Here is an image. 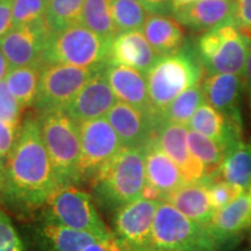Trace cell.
<instances>
[{
	"instance_id": "cell-1",
	"label": "cell",
	"mask_w": 251,
	"mask_h": 251,
	"mask_svg": "<svg viewBox=\"0 0 251 251\" xmlns=\"http://www.w3.org/2000/svg\"><path fill=\"white\" fill-rule=\"evenodd\" d=\"M57 190L39 117L27 115L21 122L0 184V208L19 219L31 218L42 211Z\"/></svg>"
},
{
	"instance_id": "cell-31",
	"label": "cell",
	"mask_w": 251,
	"mask_h": 251,
	"mask_svg": "<svg viewBox=\"0 0 251 251\" xmlns=\"http://www.w3.org/2000/svg\"><path fill=\"white\" fill-rule=\"evenodd\" d=\"M111 12L119 33L141 30L150 17L140 0H111Z\"/></svg>"
},
{
	"instance_id": "cell-41",
	"label": "cell",
	"mask_w": 251,
	"mask_h": 251,
	"mask_svg": "<svg viewBox=\"0 0 251 251\" xmlns=\"http://www.w3.org/2000/svg\"><path fill=\"white\" fill-rule=\"evenodd\" d=\"M83 251H128L114 236L89 244Z\"/></svg>"
},
{
	"instance_id": "cell-29",
	"label": "cell",
	"mask_w": 251,
	"mask_h": 251,
	"mask_svg": "<svg viewBox=\"0 0 251 251\" xmlns=\"http://www.w3.org/2000/svg\"><path fill=\"white\" fill-rule=\"evenodd\" d=\"M203 102L205 97L201 84L188 87L159 114L158 127L161 124L187 126L194 113Z\"/></svg>"
},
{
	"instance_id": "cell-37",
	"label": "cell",
	"mask_w": 251,
	"mask_h": 251,
	"mask_svg": "<svg viewBox=\"0 0 251 251\" xmlns=\"http://www.w3.org/2000/svg\"><path fill=\"white\" fill-rule=\"evenodd\" d=\"M20 126L0 121V184H1L7 159L17 140Z\"/></svg>"
},
{
	"instance_id": "cell-32",
	"label": "cell",
	"mask_w": 251,
	"mask_h": 251,
	"mask_svg": "<svg viewBox=\"0 0 251 251\" xmlns=\"http://www.w3.org/2000/svg\"><path fill=\"white\" fill-rule=\"evenodd\" d=\"M86 0H49L46 19L52 35L80 24L81 13Z\"/></svg>"
},
{
	"instance_id": "cell-15",
	"label": "cell",
	"mask_w": 251,
	"mask_h": 251,
	"mask_svg": "<svg viewBox=\"0 0 251 251\" xmlns=\"http://www.w3.org/2000/svg\"><path fill=\"white\" fill-rule=\"evenodd\" d=\"M105 65L93 75L64 109L77 124L105 117L118 101L105 75Z\"/></svg>"
},
{
	"instance_id": "cell-28",
	"label": "cell",
	"mask_w": 251,
	"mask_h": 251,
	"mask_svg": "<svg viewBox=\"0 0 251 251\" xmlns=\"http://www.w3.org/2000/svg\"><path fill=\"white\" fill-rule=\"evenodd\" d=\"M41 69L42 65L9 69L5 76L8 90L13 94L23 108H28L35 103L39 92Z\"/></svg>"
},
{
	"instance_id": "cell-22",
	"label": "cell",
	"mask_w": 251,
	"mask_h": 251,
	"mask_svg": "<svg viewBox=\"0 0 251 251\" xmlns=\"http://www.w3.org/2000/svg\"><path fill=\"white\" fill-rule=\"evenodd\" d=\"M33 241L39 251H83L89 244L101 241L85 231L40 219L33 231Z\"/></svg>"
},
{
	"instance_id": "cell-23",
	"label": "cell",
	"mask_w": 251,
	"mask_h": 251,
	"mask_svg": "<svg viewBox=\"0 0 251 251\" xmlns=\"http://www.w3.org/2000/svg\"><path fill=\"white\" fill-rule=\"evenodd\" d=\"M146 176L147 184L157 188L163 198L188 184L179 166L163 151L156 139L146 148Z\"/></svg>"
},
{
	"instance_id": "cell-12",
	"label": "cell",
	"mask_w": 251,
	"mask_h": 251,
	"mask_svg": "<svg viewBox=\"0 0 251 251\" xmlns=\"http://www.w3.org/2000/svg\"><path fill=\"white\" fill-rule=\"evenodd\" d=\"M159 200L139 198L115 211L112 233L128 251L150 248L153 219Z\"/></svg>"
},
{
	"instance_id": "cell-10",
	"label": "cell",
	"mask_w": 251,
	"mask_h": 251,
	"mask_svg": "<svg viewBox=\"0 0 251 251\" xmlns=\"http://www.w3.org/2000/svg\"><path fill=\"white\" fill-rule=\"evenodd\" d=\"M80 134V183H91L102 166L119 152L121 140L106 117L84 121Z\"/></svg>"
},
{
	"instance_id": "cell-19",
	"label": "cell",
	"mask_w": 251,
	"mask_h": 251,
	"mask_svg": "<svg viewBox=\"0 0 251 251\" xmlns=\"http://www.w3.org/2000/svg\"><path fill=\"white\" fill-rule=\"evenodd\" d=\"M159 58L142 30L119 33L111 43L109 62L133 68L144 75L151 70Z\"/></svg>"
},
{
	"instance_id": "cell-27",
	"label": "cell",
	"mask_w": 251,
	"mask_h": 251,
	"mask_svg": "<svg viewBox=\"0 0 251 251\" xmlns=\"http://www.w3.org/2000/svg\"><path fill=\"white\" fill-rule=\"evenodd\" d=\"M187 144L190 151L205 165L208 184L220 180V172L227 149L214 140L196 130H188Z\"/></svg>"
},
{
	"instance_id": "cell-24",
	"label": "cell",
	"mask_w": 251,
	"mask_h": 251,
	"mask_svg": "<svg viewBox=\"0 0 251 251\" xmlns=\"http://www.w3.org/2000/svg\"><path fill=\"white\" fill-rule=\"evenodd\" d=\"M162 200L170 202L187 218L205 227L216 213L207 184H186L174 192L166 194Z\"/></svg>"
},
{
	"instance_id": "cell-8",
	"label": "cell",
	"mask_w": 251,
	"mask_h": 251,
	"mask_svg": "<svg viewBox=\"0 0 251 251\" xmlns=\"http://www.w3.org/2000/svg\"><path fill=\"white\" fill-rule=\"evenodd\" d=\"M40 219L85 231L100 240L113 236L100 218L92 196L77 186L58 188L41 211Z\"/></svg>"
},
{
	"instance_id": "cell-30",
	"label": "cell",
	"mask_w": 251,
	"mask_h": 251,
	"mask_svg": "<svg viewBox=\"0 0 251 251\" xmlns=\"http://www.w3.org/2000/svg\"><path fill=\"white\" fill-rule=\"evenodd\" d=\"M80 24L108 41L119 34L112 18L111 0H86Z\"/></svg>"
},
{
	"instance_id": "cell-45",
	"label": "cell",
	"mask_w": 251,
	"mask_h": 251,
	"mask_svg": "<svg viewBox=\"0 0 251 251\" xmlns=\"http://www.w3.org/2000/svg\"><path fill=\"white\" fill-rule=\"evenodd\" d=\"M137 251H177V250H164V249H153V248H147V249L137 250Z\"/></svg>"
},
{
	"instance_id": "cell-6",
	"label": "cell",
	"mask_w": 251,
	"mask_h": 251,
	"mask_svg": "<svg viewBox=\"0 0 251 251\" xmlns=\"http://www.w3.org/2000/svg\"><path fill=\"white\" fill-rule=\"evenodd\" d=\"M111 43L112 41L102 39L84 25H74L51 36L43 52L42 64L100 68L109 61Z\"/></svg>"
},
{
	"instance_id": "cell-44",
	"label": "cell",
	"mask_w": 251,
	"mask_h": 251,
	"mask_svg": "<svg viewBox=\"0 0 251 251\" xmlns=\"http://www.w3.org/2000/svg\"><path fill=\"white\" fill-rule=\"evenodd\" d=\"M194 1H198V0H172V12H174L175 9L181 7V6L188 5Z\"/></svg>"
},
{
	"instance_id": "cell-9",
	"label": "cell",
	"mask_w": 251,
	"mask_h": 251,
	"mask_svg": "<svg viewBox=\"0 0 251 251\" xmlns=\"http://www.w3.org/2000/svg\"><path fill=\"white\" fill-rule=\"evenodd\" d=\"M102 67L83 68L59 63L42 64L39 92L34 103L37 114L57 109L64 111Z\"/></svg>"
},
{
	"instance_id": "cell-36",
	"label": "cell",
	"mask_w": 251,
	"mask_h": 251,
	"mask_svg": "<svg viewBox=\"0 0 251 251\" xmlns=\"http://www.w3.org/2000/svg\"><path fill=\"white\" fill-rule=\"evenodd\" d=\"M207 186L211 194L213 206L215 207L216 211L228 206L244 192V188L225 180L213 181L211 184H207Z\"/></svg>"
},
{
	"instance_id": "cell-4",
	"label": "cell",
	"mask_w": 251,
	"mask_h": 251,
	"mask_svg": "<svg viewBox=\"0 0 251 251\" xmlns=\"http://www.w3.org/2000/svg\"><path fill=\"white\" fill-rule=\"evenodd\" d=\"M203 70L196 46L184 45L177 54L157 61L147 74L150 105L157 121L181 92L201 81Z\"/></svg>"
},
{
	"instance_id": "cell-34",
	"label": "cell",
	"mask_w": 251,
	"mask_h": 251,
	"mask_svg": "<svg viewBox=\"0 0 251 251\" xmlns=\"http://www.w3.org/2000/svg\"><path fill=\"white\" fill-rule=\"evenodd\" d=\"M23 106L8 90L5 79L0 81V121L20 126L23 122Z\"/></svg>"
},
{
	"instance_id": "cell-25",
	"label": "cell",
	"mask_w": 251,
	"mask_h": 251,
	"mask_svg": "<svg viewBox=\"0 0 251 251\" xmlns=\"http://www.w3.org/2000/svg\"><path fill=\"white\" fill-rule=\"evenodd\" d=\"M142 29L153 51L161 58L177 54L185 45L181 25L169 15L150 14Z\"/></svg>"
},
{
	"instance_id": "cell-39",
	"label": "cell",
	"mask_w": 251,
	"mask_h": 251,
	"mask_svg": "<svg viewBox=\"0 0 251 251\" xmlns=\"http://www.w3.org/2000/svg\"><path fill=\"white\" fill-rule=\"evenodd\" d=\"M13 27L12 0H0V39Z\"/></svg>"
},
{
	"instance_id": "cell-46",
	"label": "cell",
	"mask_w": 251,
	"mask_h": 251,
	"mask_svg": "<svg viewBox=\"0 0 251 251\" xmlns=\"http://www.w3.org/2000/svg\"><path fill=\"white\" fill-rule=\"evenodd\" d=\"M248 188H249V196L251 197V184H250V186H249V187H248Z\"/></svg>"
},
{
	"instance_id": "cell-20",
	"label": "cell",
	"mask_w": 251,
	"mask_h": 251,
	"mask_svg": "<svg viewBox=\"0 0 251 251\" xmlns=\"http://www.w3.org/2000/svg\"><path fill=\"white\" fill-rule=\"evenodd\" d=\"M105 75L119 101L153 113L150 105L147 75L109 61L105 65Z\"/></svg>"
},
{
	"instance_id": "cell-35",
	"label": "cell",
	"mask_w": 251,
	"mask_h": 251,
	"mask_svg": "<svg viewBox=\"0 0 251 251\" xmlns=\"http://www.w3.org/2000/svg\"><path fill=\"white\" fill-rule=\"evenodd\" d=\"M0 251H26L13 220L2 208H0Z\"/></svg>"
},
{
	"instance_id": "cell-14",
	"label": "cell",
	"mask_w": 251,
	"mask_h": 251,
	"mask_svg": "<svg viewBox=\"0 0 251 251\" xmlns=\"http://www.w3.org/2000/svg\"><path fill=\"white\" fill-rule=\"evenodd\" d=\"M187 126L161 124L156 134V142L161 149L179 166L187 183L208 184L205 165L188 149Z\"/></svg>"
},
{
	"instance_id": "cell-38",
	"label": "cell",
	"mask_w": 251,
	"mask_h": 251,
	"mask_svg": "<svg viewBox=\"0 0 251 251\" xmlns=\"http://www.w3.org/2000/svg\"><path fill=\"white\" fill-rule=\"evenodd\" d=\"M235 26L251 40V0H236Z\"/></svg>"
},
{
	"instance_id": "cell-5",
	"label": "cell",
	"mask_w": 251,
	"mask_h": 251,
	"mask_svg": "<svg viewBox=\"0 0 251 251\" xmlns=\"http://www.w3.org/2000/svg\"><path fill=\"white\" fill-rule=\"evenodd\" d=\"M150 248L177 251H218L205 226L198 224L165 200H159Z\"/></svg>"
},
{
	"instance_id": "cell-21",
	"label": "cell",
	"mask_w": 251,
	"mask_h": 251,
	"mask_svg": "<svg viewBox=\"0 0 251 251\" xmlns=\"http://www.w3.org/2000/svg\"><path fill=\"white\" fill-rule=\"evenodd\" d=\"M187 128L214 140L227 150L242 141V122L231 120L206 101L194 113Z\"/></svg>"
},
{
	"instance_id": "cell-7",
	"label": "cell",
	"mask_w": 251,
	"mask_h": 251,
	"mask_svg": "<svg viewBox=\"0 0 251 251\" xmlns=\"http://www.w3.org/2000/svg\"><path fill=\"white\" fill-rule=\"evenodd\" d=\"M196 49L207 74L246 76L251 40L235 25L214 28L198 39Z\"/></svg>"
},
{
	"instance_id": "cell-18",
	"label": "cell",
	"mask_w": 251,
	"mask_h": 251,
	"mask_svg": "<svg viewBox=\"0 0 251 251\" xmlns=\"http://www.w3.org/2000/svg\"><path fill=\"white\" fill-rule=\"evenodd\" d=\"M201 86L207 103L231 120L242 122L240 105L243 87L246 86V76L235 74H208Z\"/></svg>"
},
{
	"instance_id": "cell-13",
	"label": "cell",
	"mask_w": 251,
	"mask_h": 251,
	"mask_svg": "<svg viewBox=\"0 0 251 251\" xmlns=\"http://www.w3.org/2000/svg\"><path fill=\"white\" fill-rule=\"evenodd\" d=\"M106 118L124 147L146 149L156 139L158 121L151 112L142 111L118 100Z\"/></svg>"
},
{
	"instance_id": "cell-42",
	"label": "cell",
	"mask_w": 251,
	"mask_h": 251,
	"mask_svg": "<svg viewBox=\"0 0 251 251\" xmlns=\"http://www.w3.org/2000/svg\"><path fill=\"white\" fill-rule=\"evenodd\" d=\"M246 87L248 91V96H249V103H250V112H251V50L249 57H248L247 62V69H246Z\"/></svg>"
},
{
	"instance_id": "cell-11",
	"label": "cell",
	"mask_w": 251,
	"mask_h": 251,
	"mask_svg": "<svg viewBox=\"0 0 251 251\" xmlns=\"http://www.w3.org/2000/svg\"><path fill=\"white\" fill-rule=\"evenodd\" d=\"M51 36L52 31L45 17L33 24L12 27L0 39V51L9 69L42 65L43 52Z\"/></svg>"
},
{
	"instance_id": "cell-2",
	"label": "cell",
	"mask_w": 251,
	"mask_h": 251,
	"mask_svg": "<svg viewBox=\"0 0 251 251\" xmlns=\"http://www.w3.org/2000/svg\"><path fill=\"white\" fill-rule=\"evenodd\" d=\"M146 184V149L122 147L91 181V196L103 211L115 212L141 198Z\"/></svg>"
},
{
	"instance_id": "cell-16",
	"label": "cell",
	"mask_w": 251,
	"mask_h": 251,
	"mask_svg": "<svg viewBox=\"0 0 251 251\" xmlns=\"http://www.w3.org/2000/svg\"><path fill=\"white\" fill-rule=\"evenodd\" d=\"M172 15L181 26L206 33L225 25H235L236 0H198L175 9Z\"/></svg>"
},
{
	"instance_id": "cell-33",
	"label": "cell",
	"mask_w": 251,
	"mask_h": 251,
	"mask_svg": "<svg viewBox=\"0 0 251 251\" xmlns=\"http://www.w3.org/2000/svg\"><path fill=\"white\" fill-rule=\"evenodd\" d=\"M49 0H12L13 27L29 25L45 18Z\"/></svg>"
},
{
	"instance_id": "cell-26",
	"label": "cell",
	"mask_w": 251,
	"mask_h": 251,
	"mask_svg": "<svg viewBox=\"0 0 251 251\" xmlns=\"http://www.w3.org/2000/svg\"><path fill=\"white\" fill-rule=\"evenodd\" d=\"M220 180L247 188L251 184V142L243 141L230 147L226 152L220 172Z\"/></svg>"
},
{
	"instance_id": "cell-3",
	"label": "cell",
	"mask_w": 251,
	"mask_h": 251,
	"mask_svg": "<svg viewBox=\"0 0 251 251\" xmlns=\"http://www.w3.org/2000/svg\"><path fill=\"white\" fill-rule=\"evenodd\" d=\"M39 121L58 188L79 186V125L63 109L41 113Z\"/></svg>"
},
{
	"instance_id": "cell-17",
	"label": "cell",
	"mask_w": 251,
	"mask_h": 251,
	"mask_svg": "<svg viewBox=\"0 0 251 251\" xmlns=\"http://www.w3.org/2000/svg\"><path fill=\"white\" fill-rule=\"evenodd\" d=\"M250 226L251 197L243 192L228 206L216 211L206 228L219 251L236 243L241 234Z\"/></svg>"
},
{
	"instance_id": "cell-40",
	"label": "cell",
	"mask_w": 251,
	"mask_h": 251,
	"mask_svg": "<svg viewBox=\"0 0 251 251\" xmlns=\"http://www.w3.org/2000/svg\"><path fill=\"white\" fill-rule=\"evenodd\" d=\"M150 14L172 15V0H140Z\"/></svg>"
},
{
	"instance_id": "cell-43",
	"label": "cell",
	"mask_w": 251,
	"mask_h": 251,
	"mask_svg": "<svg viewBox=\"0 0 251 251\" xmlns=\"http://www.w3.org/2000/svg\"><path fill=\"white\" fill-rule=\"evenodd\" d=\"M8 70H9L8 63H7V61H6L5 56L2 55V52L0 51V81L4 79Z\"/></svg>"
}]
</instances>
